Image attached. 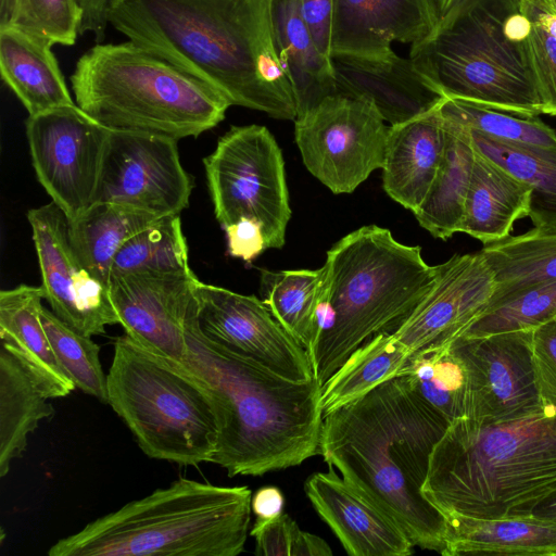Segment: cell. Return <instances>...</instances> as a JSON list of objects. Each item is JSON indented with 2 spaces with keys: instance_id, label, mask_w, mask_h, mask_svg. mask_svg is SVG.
Segmentation results:
<instances>
[{
  "instance_id": "8992f818",
  "label": "cell",
  "mask_w": 556,
  "mask_h": 556,
  "mask_svg": "<svg viewBox=\"0 0 556 556\" xmlns=\"http://www.w3.org/2000/svg\"><path fill=\"white\" fill-rule=\"evenodd\" d=\"M71 86L76 104L105 128L177 141L214 128L231 105L208 84L130 40L88 49Z\"/></svg>"
},
{
  "instance_id": "44dd1931",
  "label": "cell",
  "mask_w": 556,
  "mask_h": 556,
  "mask_svg": "<svg viewBox=\"0 0 556 556\" xmlns=\"http://www.w3.org/2000/svg\"><path fill=\"white\" fill-rule=\"evenodd\" d=\"M337 92L370 101L390 125L435 109L446 97L408 58H331Z\"/></svg>"
},
{
  "instance_id": "2e32d148",
  "label": "cell",
  "mask_w": 556,
  "mask_h": 556,
  "mask_svg": "<svg viewBox=\"0 0 556 556\" xmlns=\"http://www.w3.org/2000/svg\"><path fill=\"white\" fill-rule=\"evenodd\" d=\"M27 219L41 274L45 300L52 312L88 337L119 324L109 287L79 261L70 238L68 218L54 202L29 210Z\"/></svg>"
},
{
  "instance_id": "f6af8a7d",
  "label": "cell",
  "mask_w": 556,
  "mask_h": 556,
  "mask_svg": "<svg viewBox=\"0 0 556 556\" xmlns=\"http://www.w3.org/2000/svg\"><path fill=\"white\" fill-rule=\"evenodd\" d=\"M300 10L318 49L331 59L334 0H299Z\"/></svg>"
},
{
  "instance_id": "7402d4cb",
  "label": "cell",
  "mask_w": 556,
  "mask_h": 556,
  "mask_svg": "<svg viewBox=\"0 0 556 556\" xmlns=\"http://www.w3.org/2000/svg\"><path fill=\"white\" fill-rule=\"evenodd\" d=\"M45 292L21 285L0 292V340L47 399L68 395L75 383L59 363L41 321Z\"/></svg>"
},
{
  "instance_id": "4316f807",
  "label": "cell",
  "mask_w": 556,
  "mask_h": 556,
  "mask_svg": "<svg viewBox=\"0 0 556 556\" xmlns=\"http://www.w3.org/2000/svg\"><path fill=\"white\" fill-rule=\"evenodd\" d=\"M531 192L526 181L476 150L460 232L483 244L508 237L515 222L528 217Z\"/></svg>"
},
{
  "instance_id": "4fadbf2b",
  "label": "cell",
  "mask_w": 556,
  "mask_h": 556,
  "mask_svg": "<svg viewBox=\"0 0 556 556\" xmlns=\"http://www.w3.org/2000/svg\"><path fill=\"white\" fill-rule=\"evenodd\" d=\"M533 329L459 336L452 348L466 374L464 416L480 424L527 418L546 409L532 363Z\"/></svg>"
},
{
  "instance_id": "f1b7e54d",
  "label": "cell",
  "mask_w": 556,
  "mask_h": 556,
  "mask_svg": "<svg viewBox=\"0 0 556 556\" xmlns=\"http://www.w3.org/2000/svg\"><path fill=\"white\" fill-rule=\"evenodd\" d=\"M480 251L495 283L488 308L556 280V228L534 226L525 233L485 243Z\"/></svg>"
},
{
  "instance_id": "d4e9b609",
  "label": "cell",
  "mask_w": 556,
  "mask_h": 556,
  "mask_svg": "<svg viewBox=\"0 0 556 556\" xmlns=\"http://www.w3.org/2000/svg\"><path fill=\"white\" fill-rule=\"evenodd\" d=\"M444 556H556V521L534 514L504 518L445 516Z\"/></svg>"
},
{
  "instance_id": "5b68a950",
  "label": "cell",
  "mask_w": 556,
  "mask_h": 556,
  "mask_svg": "<svg viewBox=\"0 0 556 556\" xmlns=\"http://www.w3.org/2000/svg\"><path fill=\"white\" fill-rule=\"evenodd\" d=\"M248 486L179 478L60 539L50 556H236L251 519Z\"/></svg>"
},
{
  "instance_id": "484cf974",
  "label": "cell",
  "mask_w": 556,
  "mask_h": 556,
  "mask_svg": "<svg viewBox=\"0 0 556 556\" xmlns=\"http://www.w3.org/2000/svg\"><path fill=\"white\" fill-rule=\"evenodd\" d=\"M275 48L290 81L296 117L337 93L331 59L318 49L303 20L299 0H273Z\"/></svg>"
},
{
  "instance_id": "30bf717a",
  "label": "cell",
  "mask_w": 556,
  "mask_h": 556,
  "mask_svg": "<svg viewBox=\"0 0 556 556\" xmlns=\"http://www.w3.org/2000/svg\"><path fill=\"white\" fill-rule=\"evenodd\" d=\"M214 214L223 227L257 220L268 249L285 245L291 217L281 150L260 125L232 126L203 160Z\"/></svg>"
},
{
  "instance_id": "e0dca14e",
  "label": "cell",
  "mask_w": 556,
  "mask_h": 556,
  "mask_svg": "<svg viewBox=\"0 0 556 556\" xmlns=\"http://www.w3.org/2000/svg\"><path fill=\"white\" fill-rule=\"evenodd\" d=\"M198 280L191 268L111 275L109 292L125 333L151 352L181 364L185 325Z\"/></svg>"
},
{
  "instance_id": "5bb4252c",
  "label": "cell",
  "mask_w": 556,
  "mask_h": 556,
  "mask_svg": "<svg viewBox=\"0 0 556 556\" xmlns=\"http://www.w3.org/2000/svg\"><path fill=\"white\" fill-rule=\"evenodd\" d=\"M192 189L177 140L111 130L94 203L126 205L159 217L180 215Z\"/></svg>"
},
{
  "instance_id": "cb8c5ba5",
  "label": "cell",
  "mask_w": 556,
  "mask_h": 556,
  "mask_svg": "<svg viewBox=\"0 0 556 556\" xmlns=\"http://www.w3.org/2000/svg\"><path fill=\"white\" fill-rule=\"evenodd\" d=\"M53 43L14 27H0V73L27 110L37 115L73 105Z\"/></svg>"
},
{
  "instance_id": "83f0119b",
  "label": "cell",
  "mask_w": 556,
  "mask_h": 556,
  "mask_svg": "<svg viewBox=\"0 0 556 556\" xmlns=\"http://www.w3.org/2000/svg\"><path fill=\"white\" fill-rule=\"evenodd\" d=\"M442 121L443 156L425 200L413 213L434 238L447 240L462 229L476 149L466 128Z\"/></svg>"
},
{
  "instance_id": "ffe728a7",
  "label": "cell",
  "mask_w": 556,
  "mask_h": 556,
  "mask_svg": "<svg viewBox=\"0 0 556 556\" xmlns=\"http://www.w3.org/2000/svg\"><path fill=\"white\" fill-rule=\"evenodd\" d=\"M304 491L320 518L352 556H408L414 543L387 513L329 466L307 478Z\"/></svg>"
},
{
  "instance_id": "ab89813d",
  "label": "cell",
  "mask_w": 556,
  "mask_h": 556,
  "mask_svg": "<svg viewBox=\"0 0 556 556\" xmlns=\"http://www.w3.org/2000/svg\"><path fill=\"white\" fill-rule=\"evenodd\" d=\"M556 317V280L530 288L488 308L462 336L534 329Z\"/></svg>"
},
{
  "instance_id": "d590c367",
  "label": "cell",
  "mask_w": 556,
  "mask_h": 556,
  "mask_svg": "<svg viewBox=\"0 0 556 556\" xmlns=\"http://www.w3.org/2000/svg\"><path fill=\"white\" fill-rule=\"evenodd\" d=\"M189 268L180 215H168L157 218L126 241L113 261L111 275Z\"/></svg>"
},
{
  "instance_id": "f907efd6",
  "label": "cell",
  "mask_w": 556,
  "mask_h": 556,
  "mask_svg": "<svg viewBox=\"0 0 556 556\" xmlns=\"http://www.w3.org/2000/svg\"><path fill=\"white\" fill-rule=\"evenodd\" d=\"M551 1H552L553 5H554V8L556 10V0H551Z\"/></svg>"
},
{
  "instance_id": "e575fe53",
  "label": "cell",
  "mask_w": 556,
  "mask_h": 556,
  "mask_svg": "<svg viewBox=\"0 0 556 556\" xmlns=\"http://www.w3.org/2000/svg\"><path fill=\"white\" fill-rule=\"evenodd\" d=\"M451 343L414 352L399 375L414 394L448 424L464 416L466 392L465 369Z\"/></svg>"
},
{
  "instance_id": "d6a6232c",
  "label": "cell",
  "mask_w": 556,
  "mask_h": 556,
  "mask_svg": "<svg viewBox=\"0 0 556 556\" xmlns=\"http://www.w3.org/2000/svg\"><path fill=\"white\" fill-rule=\"evenodd\" d=\"M410 356L412 353L390 331L375 334L353 351L321 387L323 414L349 404L397 377Z\"/></svg>"
},
{
  "instance_id": "7bdbcfd3",
  "label": "cell",
  "mask_w": 556,
  "mask_h": 556,
  "mask_svg": "<svg viewBox=\"0 0 556 556\" xmlns=\"http://www.w3.org/2000/svg\"><path fill=\"white\" fill-rule=\"evenodd\" d=\"M531 349L540 397L556 413V317L533 329Z\"/></svg>"
},
{
  "instance_id": "c3c4849f",
  "label": "cell",
  "mask_w": 556,
  "mask_h": 556,
  "mask_svg": "<svg viewBox=\"0 0 556 556\" xmlns=\"http://www.w3.org/2000/svg\"><path fill=\"white\" fill-rule=\"evenodd\" d=\"M532 514L556 521V493L536 507Z\"/></svg>"
},
{
  "instance_id": "7c38bea8",
  "label": "cell",
  "mask_w": 556,
  "mask_h": 556,
  "mask_svg": "<svg viewBox=\"0 0 556 556\" xmlns=\"http://www.w3.org/2000/svg\"><path fill=\"white\" fill-rule=\"evenodd\" d=\"M110 134L76 103L26 119L37 179L68 220L94 203Z\"/></svg>"
},
{
  "instance_id": "7dc6e473",
  "label": "cell",
  "mask_w": 556,
  "mask_h": 556,
  "mask_svg": "<svg viewBox=\"0 0 556 556\" xmlns=\"http://www.w3.org/2000/svg\"><path fill=\"white\" fill-rule=\"evenodd\" d=\"M283 494L274 485L262 486L252 495L251 509L256 517V523L279 518L283 514Z\"/></svg>"
},
{
  "instance_id": "9c48e42d",
  "label": "cell",
  "mask_w": 556,
  "mask_h": 556,
  "mask_svg": "<svg viewBox=\"0 0 556 556\" xmlns=\"http://www.w3.org/2000/svg\"><path fill=\"white\" fill-rule=\"evenodd\" d=\"M106 389V403L147 456L181 466L213 462L218 439L213 403L179 363L125 333L114 342Z\"/></svg>"
},
{
  "instance_id": "1f68e13d",
  "label": "cell",
  "mask_w": 556,
  "mask_h": 556,
  "mask_svg": "<svg viewBox=\"0 0 556 556\" xmlns=\"http://www.w3.org/2000/svg\"><path fill=\"white\" fill-rule=\"evenodd\" d=\"M31 381L18 361L4 348L0 349V477L12 462L22 455L28 435L42 419L53 414V407Z\"/></svg>"
},
{
  "instance_id": "4dcf8cb0",
  "label": "cell",
  "mask_w": 556,
  "mask_h": 556,
  "mask_svg": "<svg viewBox=\"0 0 556 556\" xmlns=\"http://www.w3.org/2000/svg\"><path fill=\"white\" fill-rule=\"evenodd\" d=\"M467 130L479 153L532 188L528 217L533 225L556 228V147L506 141Z\"/></svg>"
},
{
  "instance_id": "ba28073f",
  "label": "cell",
  "mask_w": 556,
  "mask_h": 556,
  "mask_svg": "<svg viewBox=\"0 0 556 556\" xmlns=\"http://www.w3.org/2000/svg\"><path fill=\"white\" fill-rule=\"evenodd\" d=\"M530 26L519 0H462L410 46L409 59L446 98L539 116L522 47Z\"/></svg>"
},
{
  "instance_id": "8d00e7d4",
  "label": "cell",
  "mask_w": 556,
  "mask_h": 556,
  "mask_svg": "<svg viewBox=\"0 0 556 556\" xmlns=\"http://www.w3.org/2000/svg\"><path fill=\"white\" fill-rule=\"evenodd\" d=\"M438 111L445 121L496 139L556 147V131L539 116L511 114L451 98H445Z\"/></svg>"
},
{
  "instance_id": "9a60e30c",
  "label": "cell",
  "mask_w": 556,
  "mask_h": 556,
  "mask_svg": "<svg viewBox=\"0 0 556 556\" xmlns=\"http://www.w3.org/2000/svg\"><path fill=\"white\" fill-rule=\"evenodd\" d=\"M194 295L198 324L207 338L289 380L315 378L307 351L262 300L200 280Z\"/></svg>"
},
{
  "instance_id": "b9f144b4",
  "label": "cell",
  "mask_w": 556,
  "mask_h": 556,
  "mask_svg": "<svg viewBox=\"0 0 556 556\" xmlns=\"http://www.w3.org/2000/svg\"><path fill=\"white\" fill-rule=\"evenodd\" d=\"M522 47L541 112L556 116V39L531 21Z\"/></svg>"
},
{
  "instance_id": "f546056e",
  "label": "cell",
  "mask_w": 556,
  "mask_h": 556,
  "mask_svg": "<svg viewBox=\"0 0 556 556\" xmlns=\"http://www.w3.org/2000/svg\"><path fill=\"white\" fill-rule=\"evenodd\" d=\"M157 218L130 206L96 202L68 220L70 238L81 264L109 287L112 264L121 248Z\"/></svg>"
},
{
  "instance_id": "52a82bcc",
  "label": "cell",
  "mask_w": 556,
  "mask_h": 556,
  "mask_svg": "<svg viewBox=\"0 0 556 556\" xmlns=\"http://www.w3.org/2000/svg\"><path fill=\"white\" fill-rule=\"evenodd\" d=\"M324 265L334 323L311 355L321 387L364 342L392 331L437 276V265L425 262L420 247L403 244L376 225L341 238L328 250Z\"/></svg>"
},
{
  "instance_id": "f35d334b",
  "label": "cell",
  "mask_w": 556,
  "mask_h": 556,
  "mask_svg": "<svg viewBox=\"0 0 556 556\" xmlns=\"http://www.w3.org/2000/svg\"><path fill=\"white\" fill-rule=\"evenodd\" d=\"M81 23L78 0H0V27H14L53 45L73 46Z\"/></svg>"
},
{
  "instance_id": "bcb514c9",
  "label": "cell",
  "mask_w": 556,
  "mask_h": 556,
  "mask_svg": "<svg viewBox=\"0 0 556 556\" xmlns=\"http://www.w3.org/2000/svg\"><path fill=\"white\" fill-rule=\"evenodd\" d=\"M83 10V23L80 35L89 33L93 36L96 43L105 38L109 25L108 13L112 0H78Z\"/></svg>"
},
{
  "instance_id": "681fc988",
  "label": "cell",
  "mask_w": 556,
  "mask_h": 556,
  "mask_svg": "<svg viewBox=\"0 0 556 556\" xmlns=\"http://www.w3.org/2000/svg\"><path fill=\"white\" fill-rule=\"evenodd\" d=\"M439 13V18L445 15L454 5L462 0H434ZM440 21V20H439Z\"/></svg>"
},
{
  "instance_id": "3957f363",
  "label": "cell",
  "mask_w": 556,
  "mask_h": 556,
  "mask_svg": "<svg viewBox=\"0 0 556 556\" xmlns=\"http://www.w3.org/2000/svg\"><path fill=\"white\" fill-rule=\"evenodd\" d=\"M185 341L180 365L205 388L217 418L212 463L229 477H255L319 454L324 414L316 378L289 380L207 338L198 324L197 300Z\"/></svg>"
},
{
  "instance_id": "836d02e7",
  "label": "cell",
  "mask_w": 556,
  "mask_h": 556,
  "mask_svg": "<svg viewBox=\"0 0 556 556\" xmlns=\"http://www.w3.org/2000/svg\"><path fill=\"white\" fill-rule=\"evenodd\" d=\"M326 274L325 265L314 270L261 271L263 303L309 356L316 345L315 316Z\"/></svg>"
},
{
  "instance_id": "6da1fadb",
  "label": "cell",
  "mask_w": 556,
  "mask_h": 556,
  "mask_svg": "<svg viewBox=\"0 0 556 556\" xmlns=\"http://www.w3.org/2000/svg\"><path fill=\"white\" fill-rule=\"evenodd\" d=\"M273 0H112L108 21L150 50L223 93L231 105L278 119L296 106L278 58Z\"/></svg>"
},
{
  "instance_id": "60d3db41",
  "label": "cell",
  "mask_w": 556,
  "mask_h": 556,
  "mask_svg": "<svg viewBox=\"0 0 556 556\" xmlns=\"http://www.w3.org/2000/svg\"><path fill=\"white\" fill-rule=\"evenodd\" d=\"M250 535L255 539V554L264 556H331L321 538L303 531L287 514L264 522H254Z\"/></svg>"
},
{
  "instance_id": "ee69618b",
  "label": "cell",
  "mask_w": 556,
  "mask_h": 556,
  "mask_svg": "<svg viewBox=\"0 0 556 556\" xmlns=\"http://www.w3.org/2000/svg\"><path fill=\"white\" fill-rule=\"evenodd\" d=\"M224 230L229 255L248 264L268 249L263 226L255 219L242 217Z\"/></svg>"
},
{
  "instance_id": "603a6c76",
  "label": "cell",
  "mask_w": 556,
  "mask_h": 556,
  "mask_svg": "<svg viewBox=\"0 0 556 556\" xmlns=\"http://www.w3.org/2000/svg\"><path fill=\"white\" fill-rule=\"evenodd\" d=\"M438 106L390 125L388 130L381 168L383 189L412 212L425 200L444 152L445 132Z\"/></svg>"
},
{
  "instance_id": "d6986e66",
  "label": "cell",
  "mask_w": 556,
  "mask_h": 556,
  "mask_svg": "<svg viewBox=\"0 0 556 556\" xmlns=\"http://www.w3.org/2000/svg\"><path fill=\"white\" fill-rule=\"evenodd\" d=\"M439 20L434 0H334L331 58H384L393 41L428 38Z\"/></svg>"
},
{
  "instance_id": "7a4b0ae2",
  "label": "cell",
  "mask_w": 556,
  "mask_h": 556,
  "mask_svg": "<svg viewBox=\"0 0 556 556\" xmlns=\"http://www.w3.org/2000/svg\"><path fill=\"white\" fill-rule=\"evenodd\" d=\"M448 425L397 376L325 414L319 454L392 517L415 546L441 554L446 520L421 489Z\"/></svg>"
},
{
  "instance_id": "8fae6325",
  "label": "cell",
  "mask_w": 556,
  "mask_h": 556,
  "mask_svg": "<svg viewBox=\"0 0 556 556\" xmlns=\"http://www.w3.org/2000/svg\"><path fill=\"white\" fill-rule=\"evenodd\" d=\"M308 172L333 193H351L382 168L389 126L368 100L333 93L294 119Z\"/></svg>"
},
{
  "instance_id": "277c9868",
  "label": "cell",
  "mask_w": 556,
  "mask_h": 556,
  "mask_svg": "<svg viewBox=\"0 0 556 556\" xmlns=\"http://www.w3.org/2000/svg\"><path fill=\"white\" fill-rule=\"evenodd\" d=\"M421 492L444 517L532 514L556 493V413L453 420L430 455Z\"/></svg>"
},
{
  "instance_id": "74e56055",
  "label": "cell",
  "mask_w": 556,
  "mask_h": 556,
  "mask_svg": "<svg viewBox=\"0 0 556 556\" xmlns=\"http://www.w3.org/2000/svg\"><path fill=\"white\" fill-rule=\"evenodd\" d=\"M41 321L59 363L76 388L106 403V374L101 366L99 345L45 306Z\"/></svg>"
},
{
  "instance_id": "ac0fdd59",
  "label": "cell",
  "mask_w": 556,
  "mask_h": 556,
  "mask_svg": "<svg viewBox=\"0 0 556 556\" xmlns=\"http://www.w3.org/2000/svg\"><path fill=\"white\" fill-rule=\"evenodd\" d=\"M495 289L481 251L454 254L437 265L433 285L390 331L412 354L462 336L488 308Z\"/></svg>"
}]
</instances>
